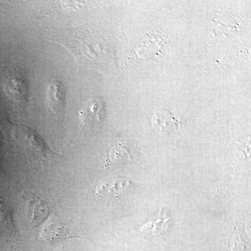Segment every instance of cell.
I'll list each match as a JSON object with an SVG mask.
<instances>
[{
	"mask_svg": "<svg viewBox=\"0 0 251 251\" xmlns=\"http://www.w3.org/2000/svg\"><path fill=\"white\" fill-rule=\"evenodd\" d=\"M48 38L67 48L80 67L108 70L117 67L115 51L110 41L90 25L52 29Z\"/></svg>",
	"mask_w": 251,
	"mask_h": 251,
	"instance_id": "1",
	"label": "cell"
},
{
	"mask_svg": "<svg viewBox=\"0 0 251 251\" xmlns=\"http://www.w3.org/2000/svg\"><path fill=\"white\" fill-rule=\"evenodd\" d=\"M0 237L10 244H16L19 241L17 230L11 216V209L4 200L0 197Z\"/></svg>",
	"mask_w": 251,
	"mask_h": 251,
	"instance_id": "2",
	"label": "cell"
}]
</instances>
